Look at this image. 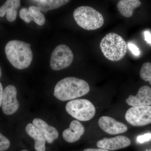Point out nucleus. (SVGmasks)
<instances>
[{"instance_id": "nucleus-7", "label": "nucleus", "mask_w": 151, "mask_h": 151, "mask_svg": "<svg viewBox=\"0 0 151 151\" xmlns=\"http://www.w3.org/2000/svg\"><path fill=\"white\" fill-rule=\"evenodd\" d=\"M129 124L135 127H142L151 123V106L132 107L125 114Z\"/></svg>"}, {"instance_id": "nucleus-22", "label": "nucleus", "mask_w": 151, "mask_h": 151, "mask_svg": "<svg viewBox=\"0 0 151 151\" xmlns=\"http://www.w3.org/2000/svg\"><path fill=\"white\" fill-rule=\"evenodd\" d=\"M151 139V134L147 133L145 134L138 136L137 141L140 143H143L150 140Z\"/></svg>"}, {"instance_id": "nucleus-4", "label": "nucleus", "mask_w": 151, "mask_h": 151, "mask_svg": "<svg viewBox=\"0 0 151 151\" xmlns=\"http://www.w3.org/2000/svg\"><path fill=\"white\" fill-rule=\"evenodd\" d=\"M73 17L79 27L88 30L98 29L104 24L102 14L89 6H81L76 9Z\"/></svg>"}, {"instance_id": "nucleus-2", "label": "nucleus", "mask_w": 151, "mask_h": 151, "mask_svg": "<svg viewBox=\"0 0 151 151\" xmlns=\"http://www.w3.org/2000/svg\"><path fill=\"white\" fill-rule=\"evenodd\" d=\"M31 45L22 41H10L6 45L5 51L11 64L19 69L27 68L33 58Z\"/></svg>"}, {"instance_id": "nucleus-16", "label": "nucleus", "mask_w": 151, "mask_h": 151, "mask_svg": "<svg viewBox=\"0 0 151 151\" xmlns=\"http://www.w3.org/2000/svg\"><path fill=\"white\" fill-rule=\"evenodd\" d=\"M19 0H7L0 8V17L5 15L8 21L12 22L17 17V10L20 5Z\"/></svg>"}, {"instance_id": "nucleus-12", "label": "nucleus", "mask_w": 151, "mask_h": 151, "mask_svg": "<svg viewBox=\"0 0 151 151\" xmlns=\"http://www.w3.org/2000/svg\"><path fill=\"white\" fill-rule=\"evenodd\" d=\"M19 15L21 19L27 23L34 21L37 24L42 26L45 22L44 15L37 6H31L28 9L23 8L20 10Z\"/></svg>"}, {"instance_id": "nucleus-15", "label": "nucleus", "mask_w": 151, "mask_h": 151, "mask_svg": "<svg viewBox=\"0 0 151 151\" xmlns=\"http://www.w3.org/2000/svg\"><path fill=\"white\" fill-rule=\"evenodd\" d=\"M27 134L35 141V149L37 151H45V138L40 130L31 123L27 124L25 128Z\"/></svg>"}, {"instance_id": "nucleus-23", "label": "nucleus", "mask_w": 151, "mask_h": 151, "mask_svg": "<svg viewBox=\"0 0 151 151\" xmlns=\"http://www.w3.org/2000/svg\"><path fill=\"white\" fill-rule=\"evenodd\" d=\"M145 40L148 43L151 45V34L149 32L146 31L144 32Z\"/></svg>"}, {"instance_id": "nucleus-3", "label": "nucleus", "mask_w": 151, "mask_h": 151, "mask_svg": "<svg viewBox=\"0 0 151 151\" xmlns=\"http://www.w3.org/2000/svg\"><path fill=\"white\" fill-rule=\"evenodd\" d=\"M100 47L104 56L112 61L121 60L127 54L126 41L122 36L114 32L107 34L102 39Z\"/></svg>"}, {"instance_id": "nucleus-20", "label": "nucleus", "mask_w": 151, "mask_h": 151, "mask_svg": "<svg viewBox=\"0 0 151 151\" xmlns=\"http://www.w3.org/2000/svg\"><path fill=\"white\" fill-rule=\"evenodd\" d=\"M10 146V142L6 137L0 134V151L7 150Z\"/></svg>"}, {"instance_id": "nucleus-10", "label": "nucleus", "mask_w": 151, "mask_h": 151, "mask_svg": "<svg viewBox=\"0 0 151 151\" xmlns=\"http://www.w3.org/2000/svg\"><path fill=\"white\" fill-rule=\"evenodd\" d=\"M131 140L124 136H118L115 137L104 138L97 142V146L99 148L116 150L125 148L130 145Z\"/></svg>"}, {"instance_id": "nucleus-18", "label": "nucleus", "mask_w": 151, "mask_h": 151, "mask_svg": "<svg viewBox=\"0 0 151 151\" xmlns=\"http://www.w3.org/2000/svg\"><path fill=\"white\" fill-rule=\"evenodd\" d=\"M32 1L37 3V6L41 12L47 13L48 11L58 8L66 4L70 1L68 0H39Z\"/></svg>"}, {"instance_id": "nucleus-5", "label": "nucleus", "mask_w": 151, "mask_h": 151, "mask_svg": "<svg viewBox=\"0 0 151 151\" xmlns=\"http://www.w3.org/2000/svg\"><path fill=\"white\" fill-rule=\"evenodd\" d=\"M65 110L69 115L79 121L85 122L94 117L96 109L93 104L86 99L70 100L65 105Z\"/></svg>"}, {"instance_id": "nucleus-21", "label": "nucleus", "mask_w": 151, "mask_h": 151, "mask_svg": "<svg viewBox=\"0 0 151 151\" xmlns=\"http://www.w3.org/2000/svg\"><path fill=\"white\" fill-rule=\"evenodd\" d=\"M128 47L130 50L134 55L139 56L140 55L141 52L139 49L138 47L135 45L134 44L132 43H128Z\"/></svg>"}, {"instance_id": "nucleus-9", "label": "nucleus", "mask_w": 151, "mask_h": 151, "mask_svg": "<svg viewBox=\"0 0 151 151\" xmlns=\"http://www.w3.org/2000/svg\"><path fill=\"white\" fill-rule=\"evenodd\" d=\"M98 125L104 132L111 135L122 134L128 130V128L125 124L117 122L109 116L100 117L98 120Z\"/></svg>"}, {"instance_id": "nucleus-19", "label": "nucleus", "mask_w": 151, "mask_h": 151, "mask_svg": "<svg viewBox=\"0 0 151 151\" xmlns=\"http://www.w3.org/2000/svg\"><path fill=\"white\" fill-rule=\"evenodd\" d=\"M140 75L144 81H149L151 85V63L146 62L143 63L141 68Z\"/></svg>"}, {"instance_id": "nucleus-6", "label": "nucleus", "mask_w": 151, "mask_h": 151, "mask_svg": "<svg viewBox=\"0 0 151 151\" xmlns=\"http://www.w3.org/2000/svg\"><path fill=\"white\" fill-rule=\"evenodd\" d=\"M73 54L70 49L65 45H60L52 53L50 66L52 70H59L66 68L73 60Z\"/></svg>"}, {"instance_id": "nucleus-17", "label": "nucleus", "mask_w": 151, "mask_h": 151, "mask_svg": "<svg viewBox=\"0 0 151 151\" xmlns=\"http://www.w3.org/2000/svg\"><path fill=\"white\" fill-rule=\"evenodd\" d=\"M142 3L139 0H122L117 4V7L120 14L126 17H131L135 9L139 7Z\"/></svg>"}, {"instance_id": "nucleus-24", "label": "nucleus", "mask_w": 151, "mask_h": 151, "mask_svg": "<svg viewBox=\"0 0 151 151\" xmlns=\"http://www.w3.org/2000/svg\"><path fill=\"white\" fill-rule=\"evenodd\" d=\"M3 94H4V90H3L2 85L1 83H0V106L1 107L2 106Z\"/></svg>"}, {"instance_id": "nucleus-11", "label": "nucleus", "mask_w": 151, "mask_h": 151, "mask_svg": "<svg viewBox=\"0 0 151 151\" xmlns=\"http://www.w3.org/2000/svg\"><path fill=\"white\" fill-rule=\"evenodd\" d=\"M128 105L132 107L151 106V88L150 86H142L135 96L129 95L126 99Z\"/></svg>"}, {"instance_id": "nucleus-1", "label": "nucleus", "mask_w": 151, "mask_h": 151, "mask_svg": "<svg viewBox=\"0 0 151 151\" xmlns=\"http://www.w3.org/2000/svg\"><path fill=\"white\" fill-rule=\"evenodd\" d=\"M89 90V84L86 81L76 77H68L57 83L54 95L60 101L72 100L86 95Z\"/></svg>"}, {"instance_id": "nucleus-27", "label": "nucleus", "mask_w": 151, "mask_h": 151, "mask_svg": "<svg viewBox=\"0 0 151 151\" xmlns=\"http://www.w3.org/2000/svg\"><path fill=\"white\" fill-rule=\"evenodd\" d=\"M21 151H28L27 150H22Z\"/></svg>"}, {"instance_id": "nucleus-26", "label": "nucleus", "mask_w": 151, "mask_h": 151, "mask_svg": "<svg viewBox=\"0 0 151 151\" xmlns=\"http://www.w3.org/2000/svg\"><path fill=\"white\" fill-rule=\"evenodd\" d=\"M1 74H2L1 69V68H0V77H1Z\"/></svg>"}, {"instance_id": "nucleus-8", "label": "nucleus", "mask_w": 151, "mask_h": 151, "mask_svg": "<svg viewBox=\"0 0 151 151\" xmlns=\"http://www.w3.org/2000/svg\"><path fill=\"white\" fill-rule=\"evenodd\" d=\"M17 96V90L14 85H8L4 89L2 110L5 115H12L18 110L19 104Z\"/></svg>"}, {"instance_id": "nucleus-25", "label": "nucleus", "mask_w": 151, "mask_h": 151, "mask_svg": "<svg viewBox=\"0 0 151 151\" xmlns=\"http://www.w3.org/2000/svg\"><path fill=\"white\" fill-rule=\"evenodd\" d=\"M83 151H109L108 150L103 149L88 148L85 149Z\"/></svg>"}, {"instance_id": "nucleus-13", "label": "nucleus", "mask_w": 151, "mask_h": 151, "mask_svg": "<svg viewBox=\"0 0 151 151\" xmlns=\"http://www.w3.org/2000/svg\"><path fill=\"white\" fill-rule=\"evenodd\" d=\"M84 132L82 124L77 120H74L70 123L69 128L63 132V137L67 142H75L80 139Z\"/></svg>"}, {"instance_id": "nucleus-14", "label": "nucleus", "mask_w": 151, "mask_h": 151, "mask_svg": "<svg viewBox=\"0 0 151 151\" xmlns=\"http://www.w3.org/2000/svg\"><path fill=\"white\" fill-rule=\"evenodd\" d=\"M33 124L40 130L47 142L51 144L58 138V131L54 127L49 125L46 122L38 118L34 119Z\"/></svg>"}]
</instances>
